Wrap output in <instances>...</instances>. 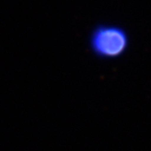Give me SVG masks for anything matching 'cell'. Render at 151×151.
<instances>
[{
    "label": "cell",
    "instance_id": "cell-1",
    "mask_svg": "<svg viewBox=\"0 0 151 151\" xmlns=\"http://www.w3.org/2000/svg\"><path fill=\"white\" fill-rule=\"evenodd\" d=\"M88 46L92 55L99 59H119L129 50L130 36L121 25L101 23L90 32Z\"/></svg>",
    "mask_w": 151,
    "mask_h": 151
}]
</instances>
